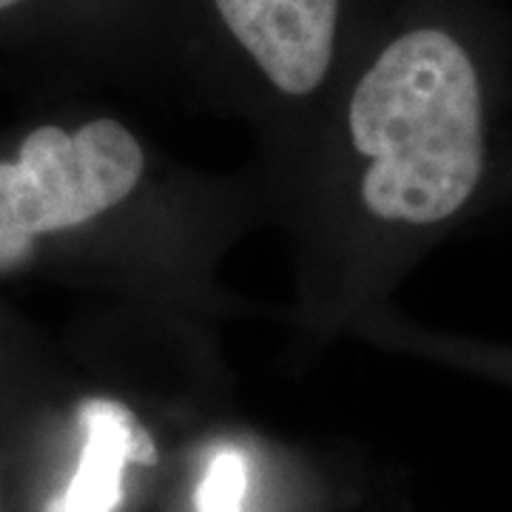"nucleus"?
Segmentation results:
<instances>
[{
    "label": "nucleus",
    "instance_id": "f257e3e1",
    "mask_svg": "<svg viewBox=\"0 0 512 512\" xmlns=\"http://www.w3.org/2000/svg\"><path fill=\"white\" fill-rule=\"evenodd\" d=\"M362 202L376 220L436 228L461 217L490 177V103L470 49L441 26L390 40L350 97Z\"/></svg>",
    "mask_w": 512,
    "mask_h": 512
},
{
    "label": "nucleus",
    "instance_id": "f03ea898",
    "mask_svg": "<svg viewBox=\"0 0 512 512\" xmlns=\"http://www.w3.org/2000/svg\"><path fill=\"white\" fill-rule=\"evenodd\" d=\"M146 154L117 120L77 131L35 128L15 163H0V271L23 265L35 242L97 220L137 188Z\"/></svg>",
    "mask_w": 512,
    "mask_h": 512
},
{
    "label": "nucleus",
    "instance_id": "7ed1b4c3",
    "mask_svg": "<svg viewBox=\"0 0 512 512\" xmlns=\"http://www.w3.org/2000/svg\"><path fill=\"white\" fill-rule=\"evenodd\" d=\"M222 23L279 92L305 97L333 60L339 0H214Z\"/></svg>",
    "mask_w": 512,
    "mask_h": 512
},
{
    "label": "nucleus",
    "instance_id": "20e7f679",
    "mask_svg": "<svg viewBox=\"0 0 512 512\" xmlns=\"http://www.w3.org/2000/svg\"><path fill=\"white\" fill-rule=\"evenodd\" d=\"M80 453L66 487L43 512H120L126 504V476L131 467L160 461L148 427L114 399H86L77 407Z\"/></svg>",
    "mask_w": 512,
    "mask_h": 512
},
{
    "label": "nucleus",
    "instance_id": "39448f33",
    "mask_svg": "<svg viewBox=\"0 0 512 512\" xmlns=\"http://www.w3.org/2000/svg\"><path fill=\"white\" fill-rule=\"evenodd\" d=\"M251 490V467L237 447H217L205 458L191 493V512H245Z\"/></svg>",
    "mask_w": 512,
    "mask_h": 512
},
{
    "label": "nucleus",
    "instance_id": "423d86ee",
    "mask_svg": "<svg viewBox=\"0 0 512 512\" xmlns=\"http://www.w3.org/2000/svg\"><path fill=\"white\" fill-rule=\"evenodd\" d=\"M20 0H0V12H3V9H9V6H18Z\"/></svg>",
    "mask_w": 512,
    "mask_h": 512
}]
</instances>
